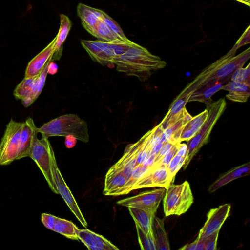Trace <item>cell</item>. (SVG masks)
Listing matches in <instances>:
<instances>
[{
	"label": "cell",
	"mask_w": 250,
	"mask_h": 250,
	"mask_svg": "<svg viewBox=\"0 0 250 250\" xmlns=\"http://www.w3.org/2000/svg\"><path fill=\"white\" fill-rule=\"evenodd\" d=\"M51 148L52 146L48 138L42 137L41 139H38L37 137L33 143L29 157L36 163L51 190L56 194H59L51 170Z\"/></svg>",
	"instance_id": "6"
},
{
	"label": "cell",
	"mask_w": 250,
	"mask_h": 250,
	"mask_svg": "<svg viewBox=\"0 0 250 250\" xmlns=\"http://www.w3.org/2000/svg\"><path fill=\"white\" fill-rule=\"evenodd\" d=\"M197 244V239L193 242L190 244H187L182 248H180L179 250H196Z\"/></svg>",
	"instance_id": "42"
},
{
	"label": "cell",
	"mask_w": 250,
	"mask_h": 250,
	"mask_svg": "<svg viewBox=\"0 0 250 250\" xmlns=\"http://www.w3.org/2000/svg\"><path fill=\"white\" fill-rule=\"evenodd\" d=\"M102 21L121 41L126 42L129 40L125 36L117 22L104 11Z\"/></svg>",
	"instance_id": "32"
},
{
	"label": "cell",
	"mask_w": 250,
	"mask_h": 250,
	"mask_svg": "<svg viewBox=\"0 0 250 250\" xmlns=\"http://www.w3.org/2000/svg\"><path fill=\"white\" fill-rule=\"evenodd\" d=\"M42 137L74 135L77 140L84 143L89 141L86 122L74 114H68L57 117L37 128Z\"/></svg>",
	"instance_id": "2"
},
{
	"label": "cell",
	"mask_w": 250,
	"mask_h": 250,
	"mask_svg": "<svg viewBox=\"0 0 250 250\" xmlns=\"http://www.w3.org/2000/svg\"><path fill=\"white\" fill-rule=\"evenodd\" d=\"M136 161L137 154L135 148L133 144H130L125 147L122 157L114 164L123 171L127 180L122 195H124L125 189L137 166Z\"/></svg>",
	"instance_id": "18"
},
{
	"label": "cell",
	"mask_w": 250,
	"mask_h": 250,
	"mask_svg": "<svg viewBox=\"0 0 250 250\" xmlns=\"http://www.w3.org/2000/svg\"><path fill=\"white\" fill-rule=\"evenodd\" d=\"M221 82H217L211 85L203 86L195 90L189 96L188 102L198 101L204 102L209 106L211 104V96L221 89L224 85Z\"/></svg>",
	"instance_id": "24"
},
{
	"label": "cell",
	"mask_w": 250,
	"mask_h": 250,
	"mask_svg": "<svg viewBox=\"0 0 250 250\" xmlns=\"http://www.w3.org/2000/svg\"><path fill=\"white\" fill-rule=\"evenodd\" d=\"M56 216L50 214L42 213L41 214V221L48 229L53 230Z\"/></svg>",
	"instance_id": "36"
},
{
	"label": "cell",
	"mask_w": 250,
	"mask_h": 250,
	"mask_svg": "<svg viewBox=\"0 0 250 250\" xmlns=\"http://www.w3.org/2000/svg\"><path fill=\"white\" fill-rule=\"evenodd\" d=\"M221 89L229 91L226 96L229 100L236 102H246L250 95V86L233 81L223 85Z\"/></svg>",
	"instance_id": "22"
},
{
	"label": "cell",
	"mask_w": 250,
	"mask_h": 250,
	"mask_svg": "<svg viewBox=\"0 0 250 250\" xmlns=\"http://www.w3.org/2000/svg\"><path fill=\"white\" fill-rule=\"evenodd\" d=\"M113 64L116 70L140 81L147 80L154 72L164 68L166 62L145 47L134 43L125 52L117 57Z\"/></svg>",
	"instance_id": "1"
},
{
	"label": "cell",
	"mask_w": 250,
	"mask_h": 250,
	"mask_svg": "<svg viewBox=\"0 0 250 250\" xmlns=\"http://www.w3.org/2000/svg\"><path fill=\"white\" fill-rule=\"evenodd\" d=\"M250 57V50L249 47L237 56H233L229 61L223 64L199 88L213 81H221L225 83H228L229 80H230L231 76L233 72L238 68L242 67Z\"/></svg>",
	"instance_id": "10"
},
{
	"label": "cell",
	"mask_w": 250,
	"mask_h": 250,
	"mask_svg": "<svg viewBox=\"0 0 250 250\" xmlns=\"http://www.w3.org/2000/svg\"><path fill=\"white\" fill-rule=\"evenodd\" d=\"M93 36L96 38L98 40L108 42L122 41L102 20L100 21L98 23Z\"/></svg>",
	"instance_id": "28"
},
{
	"label": "cell",
	"mask_w": 250,
	"mask_h": 250,
	"mask_svg": "<svg viewBox=\"0 0 250 250\" xmlns=\"http://www.w3.org/2000/svg\"><path fill=\"white\" fill-rule=\"evenodd\" d=\"M139 243L142 250H156L155 240L153 232L146 233L138 224L135 223Z\"/></svg>",
	"instance_id": "30"
},
{
	"label": "cell",
	"mask_w": 250,
	"mask_h": 250,
	"mask_svg": "<svg viewBox=\"0 0 250 250\" xmlns=\"http://www.w3.org/2000/svg\"><path fill=\"white\" fill-rule=\"evenodd\" d=\"M230 205L225 204L208 211L207 219L199 231L198 238H204L216 231L220 230L224 222L229 215Z\"/></svg>",
	"instance_id": "11"
},
{
	"label": "cell",
	"mask_w": 250,
	"mask_h": 250,
	"mask_svg": "<svg viewBox=\"0 0 250 250\" xmlns=\"http://www.w3.org/2000/svg\"><path fill=\"white\" fill-rule=\"evenodd\" d=\"M58 68V67L57 64L53 62H51L49 63L48 65L47 72L50 74L54 75L57 72Z\"/></svg>",
	"instance_id": "41"
},
{
	"label": "cell",
	"mask_w": 250,
	"mask_h": 250,
	"mask_svg": "<svg viewBox=\"0 0 250 250\" xmlns=\"http://www.w3.org/2000/svg\"><path fill=\"white\" fill-rule=\"evenodd\" d=\"M186 157H180L175 155L167 167V171L170 177L174 179L177 172L183 166Z\"/></svg>",
	"instance_id": "33"
},
{
	"label": "cell",
	"mask_w": 250,
	"mask_h": 250,
	"mask_svg": "<svg viewBox=\"0 0 250 250\" xmlns=\"http://www.w3.org/2000/svg\"><path fill=\"white\" fill-rule=\"evenodd\" d=\"M177 151L176 155L180 157H186L187 152V146L186 144L177 143Z\"/></svg>",
	"instance_id": "40"
},
{
	"label": "cell",
	"mask_w": 250,
	"mask_h": 250,
	"mask_svg": "<svg viewBox=\"0 0 250 250\" xmlns=\"http://www.w3.org/2000/svg\"><path fill=\"white\" fill-rule=\"evenodd\" d=\"M79 230L80 229L73 222L56 216L53 231L68 239L78 240Z\"/></svg>",
	"instance_id": "26"
},
{
	"label": "cell",
	"mask_w": 250,
	"mask_h": 250,
	"mask_svg": "<svg viewBox=\"0 0 250 250\" xmlns=\"http://www.w3.org/2000/svg\"><path fill=\"white\" fill-rule=\"evenodd\" d=\"M129 212L136 223L146 233L153 232L152 221L154 215L145 210L134 208L128 207Z\"/></svg>",
	"instance_id": "25"
},
{
	"label": "cell",
	"mask_w": 250,
	"mask_h": 250,
	"mask_svg": "<svg viewBox=\"0 0 250 250\" xmlns=\"http://www.w3.org/2000/svg\"><path fill=\"white\" fill-rule=\"evenodd\" d=\"M250 43V26L248 27L243 35L235 44V46L238 49L240 47Z\"/></svg>",
	"instance_id": "37"
},
{
	"label": "cell",
	"mask_w": 250,
	"mask_h": 250,
	"mask_svg": "<svg viewBox=\"0 0 250 250\" xmlns=\"http://www.w3.org/2000/svg\"><path fill=\"white\" fill-rule=\"evenodd\" d=\"M237 1H239L240 2H241L244 4H246L248 5V6H250V0H235Z\"/></svg>",
	"instance_id": "43"
},
{
	"label": "cell",
	"mask_w": 250,
	"mask_h": 250,
	"mask_svg": "<svg viewBox=\"0 0 250 250\" xmlns=\"http://www.w3.org/2000/svg\"><path fill=\"white\" fill-rule=\"evenodd\" d=\"M173 145L169 142L164 143L159 153L156 155L154 163L158 161L164 156L170 149Z\"/></svg>",
	"instance_id": "38"
},
{
	"label": "cell",
	"mask_w": 250,
	"mask_h": 250,
	"mask_svg": "<svg viewBox=\"0 0 250 250\" xmlns=\"http://www.w3.org/2000/svg\"><path fill=\"white\" fill-rule=\"evenodd\" d=\"M40 75L30 77H25L14 90L13 94L15 98L22 100L27 97Z\"/></svg>",
	"instance_id": "29"
},
{
	"label": "cell",
	"mask_w": 250,
	"mask_h": 250,
	"mask_svg": "<svg viewBox=\"0 0 250 250\" xmlns=\"http://www.w3.org/2000/svg\"><path fill=\"white\" fill-rule=\"evenodd\" d=\"M230 80L250 86V63L246 67H240L231 75Z\"/></svg>",
	"instance_id": "31"
},
{
	"label": "cell",
	"mask_w": 250,
	"mask_h": 250,
	"mask_svg": "<svg viewBox=\"0 0 250 250\" xmlns=\"http://www.w3.org/2000/svg\"><path fill=\"white\" fill-rule=\"evenodd\" d=\"M57 36L38 54L28 63L26 67L25 77H30L41 74L46 64L52 61V56L55 51V44Z\"/></svg>",
	"instance_id": "13"
},
{
	"label": "cell",
	"mask_w": 250,
	"mask_h": 250,
	"mask_svg": "<svg viewBox=\"0 0 250 250\" xmlns=\"http://www.w3.org/2000/svg\"><path fill=\"white\" fill-rule=\"evenodd\" d=\"M37 127L33 120L28 118L24 122L21 132L17 160L29 157L34 140L37 137Z\"/></svg>",
	"instance_id": "15"
},
{
	"label": "cell",
	"mask_w": 250,
	"mask_h": 250,
	"mask_svg": "<svg viewBox=\"0 0 250 250\" xmlns=\"http://www.w3.org/2000/svg\"><path fill=\"white\" fill-rule=\"evenodd\" d=\"M23 124L11 119L6 125L0 143V165H8L17 160Z\"/></svg>",
	"instance_id": "5"
},
{
	"label": "cell",
	"mask_w": 250,
	"mask_h": 250,
	"mask_svg": "<svg viewBox=\"0 0 250 250\" xmlns=\"http://www.w3.org/2000/svg\"><path fill=\"white\" fill-rule=\"evenodd\" d=\"M219 230L203 238L205 242L204 250H215L217 249V240Z\"/></svg>",
	"instance_id": "35"
},
{
	"label": "cell",
	"mask_w": 250,
	"mask_h": 250,
	"mask_svg": "<svg viewBox=\"0 0 250 250\" xmlns=\"http://www.w3.org/2000/svg\"><path fill=\"white\" fill-rule=\"evenodd\" d=\"M127 182L123 171L113 165L106 174L103 194L108 196L121 195Z\"/></svg>",
	"instance_id": "12"
},
{
	"label": "cell",
	"mask_w": 250,
	"mask_h": 250,
	"mask_svg": "<svg viewBox=\"0 0 250 250\" xmlns=\"http://www.w3.org/2000/svg\"><path fill=\"white\" fill-rule=\"evenodd\" d=\"M134 43L130 40L109 42L106 48L93 61L102 65L113 64L114 59L125 52Z\"/></svg>",
	"instance_id": "17"
},
{
	"label": "cell",
	"mask_w": 250,
	"mask_h": 250,
	"mask_svg": "<svg viewBox=\"0 0 250 250\" xmlns=\"http://www.w3.org/2000/svg\"><path fill=\"white\" fill-rule=\"evenodd\" d=\"M163 209L166 216L185 213L193 202V197L188 181L175 185L166 188L163 197Z\"/></svg>",
	"instance_id": "4"
},
{
	"label": "cell",
	"mask_w": 250,
	"mask_h": 250,
	"mask_svg": "<svg viewBox=\"0 0 250 250\" xmlns=\"http://www.w3.org/2000/svg\"><path fill=\"white\" fill-rule=\"evenodd\" d=\"M166 188L140 192L138 194L117 201V204L127 207H134L155 215L160 203L165 195Z\"/></svg>",
	"instance_id": "7"
},
{
	"label": "cell",
	"mask_w": 250,
	"mask_h": 250,
	"mask_svg": "<svg viewBox=\"0 0 250 250\" xmlns=\"http://www.w3.org/2000/svg\"><path fill=\"white\" fill-rule=\"evenodd\" d=\"M208 115L207 109L196 116L192 117L183 128L179 142L183 141H188L193 138L200 130L206 121Z\"/></svg>",
	"instance_id": "20"
},
{
	"label": "cell",
	"mask_w": 250,
	"mask_h": 250,
	"mask_svg": "<svg viewBox=\"0 0 250 250\" xmlns=\"http://www.w3.org/2000/svg\"><path fill=\"white\" fill-rule=\"evenodd\" d=\"M177 151V143L173 145L170 149L158 161L153 163L150 168L157 167L160 166H165L166 167L168 165L173 157L176 154Z\"/></svg>",
	"instance_id": "34"
},
{
	"label": "cell",
	"mask_w": 250,
	"mask_h": 250,
	"mask_svg": "<svg viewBox=\"0 0 250 250\" xmlns=\"http://www.w3.org/2000/svg\"><path fill=\"white\" fill-rule=\"evenodd\" d=\"M250 162L233 167L220 175L219 177L208 188V191L212 193L233 180L249 175Z\"/></svg>",
	"instance_id": "19"
},
{
	"label": "cell",
	"mask_w": 250,
	"mask_h": 250,
	"mask_svg": "<svg viewBox=\"0 0 250 250\" xmlns=\"http://www.w3.org/2000/svg\"><path fill=\"white\" fill-rule=\"evenodd\" d=\"M103 11L80 3L77 7V13L81 20L84 29L94 35L99 21L103 19Z\"/></svg>",
	"instance_id": "16"
},
{
	"label": "cell",
	"mask_w": 250,
	"mask_h": 250,
	"mask_svg": "<svg viewBox=\"0 0 250 250\" xmlns=\"http://www.w3.org/2000/svg\"><path fill=\"white\" fill-rule=\"evenodd\" d=\"M165 219H160L155 215L152 221V229L155 240L156 250H169L170 245L164 227Z\"/></svg>",
	"instance_id": "23"
},
{
	"label": "cell",
	"mask_w": 250,
	"mask_h": 250,
	"mask_svg": "<svg viewBox=\"0 0 250 250\" xmlns=\"http://www.w3.org/2000/svg\"><path fill=\"white\" fill-rule=\"evenodd\" d=\"M50 161L53 178L58 193L62 196L72 212L81 224L83 227H86L87 226V222L58 167L52 147L50 150Z\"/></svg>",
	"instance_id": "8"
},
{
	"label": "cell",
	"mask_w": 250,
	"mask_h": 250,
	"mask_svg": "<svg viewBox=\"0 0 250 250\" xmlns=\"http://www.w3.org/2000/svg\"><path fill=\"white\" fill-rule=\"evenodd\" d=\"M174 180L169 175L165 166L150 168L147 172L135 183L132 190L156 187L167 188L173 183Z\"/></svg>",
	"instance_id": "9"
},
{
	"label": "cell",
	"mask_w": 250,
	"mask_h": 250,
	"mask_svg": "<svg viewBox=\"0 0 250 250\" xmlns=\"http://www.w3.org/2000/svg\"><path fill=\"white\" fill-rule=\"evenodd\" d=\"M79 240L89 250H119V249L101 235L88 229H80Z\"/></svg>",
	"instance_id": "14"
},
{
	"label": "cell",
	"mask_w": 250,
	"mask_h": 250,
	"mask_svg": "<svg viewBox=\"0 0 250 250\" xmlns=\"http://www.w3.org/2000/svg\"><path fill=\"white\" fill-rule=\"evenodd\" d=\"M60 26L57 34L55 44V51L52 60L58 61L62 54L63 44L65 41L72 26V23L69 17L63 14L60 15Z\"/></svg>",
	"instance_id": "21"
},
{
	"label": "cell",
	"mask_w": 250,
	"mask_h": 250,
	"mask_svg": "<svg viewBox=\"0 0 250 250\" xmlns=\"http://www.w3.org/2000/svg\"><path fill=\"white\" fill-rule=\"evenodd\" d=\"M77 138L73 135H68L65 136V145L66 147L68 148H71L73 147L76 143H77Z\"/></svg>",
	"instance_id": "39"
},
{
	"label": "cell",
	"mask_w": 250,
	"mask_h": 250,
	"mask_svg": "<svg viewBox=\"0 0 250 250\" xmlns=\"http://www.w3.org/2000/svg\"><path fill=\"white\" fill-rule=\"evenodd\" d=\"M109 43L99 40H81L82 46L93 61L100 53L106 48Z\"/></svg>",
	"instance_id": "27"
},
{
	"label": "cell",
	"mask_w": 250,
	"mask_h": 250,
	"mask_svg": "<svg viewBox=\"0 0 250 250\" xmlns=\"http://www.w3.org/2000/svg\"><path fill=\"white\" fill-rule=\"evenodd\" d=\"M226 106V102L224 99H220L207 106L208 115L206 121L199 132L188 141L187 152L183 165L184 169L186 168L200 148L208 143L211 130L223 113Z\"/></svg>",
	"instance_id": "3"
}]
</instances>
